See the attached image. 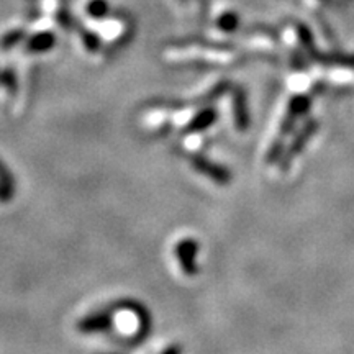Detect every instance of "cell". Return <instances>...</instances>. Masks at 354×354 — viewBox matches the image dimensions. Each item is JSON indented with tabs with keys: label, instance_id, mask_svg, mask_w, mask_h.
Here are the masks:
<instances>
[{
	"label": "cell",
	"instance_id": "52a82bcc",
	"mask_svg": "<svg viewBox=\"0 0 354 354\" xmlns=\"http://www.w3.org/2000/svg\"><path fill=\"white\" fill-rule=\"evenodd\" d=\"M100 354H104V353H100ZM109 354H110V353H109Z\"/></svg>",
	"mask_w": 354,
	"mask_h": 354
},
{
	"label": "cell",
	"instance_id": "7a4b0ae2",
	"mask_svg": "<svg viewBox=\"0 0 354 354\" xmlns=\"http://www.w3.org/2000/svg\"><path fill=\"white\" fill-rule=\"evenodd\" d=\"M198 256V243L192 238H183L176 245V258L179 263L183 272L187 274L189 277H194L198 272L197 264Z\"/></svg>",
	"mask_w": 354,
	"mask_h": 354
},
{
	"label": "cell",
	"instance_id": "6da1fadb",
	"mask_svg": "<svg viewBox=\"0 0 354 354\" xmlns=\"http://www.w3.org/2000/svg\"><path fill=\"white\" fill-rule=\"evenodd\" d=\"M115 322V310H97L94 313H88L77 322V331L84 335L104 333L112 328Z\"/></svg>",
	"mask_w": 354,
	"mask_h": 354
},
{
	"label": "cell",
	"instance_id": "3957f363",
	"mask_svg": "<svg viewBox=\"0 0 354 354\" xmlns=\"http://www.w3.org/2000/svg\"><path fill=\"white\" fill-rule=\"evenodd\" d=\"M192 166L196 167L198 172H202V174L212 177V179L216 180V183H221V180H225V172L220 169V167H216L212 165V162L207 161V159H203L202 156H194L192 159Z\"/></svg>",
	"mask_w": 354,
	"mask_h": 354
},
{
	"label": "cell",
	"instance_id": "8992f818",
	"mask_svg": "<svg viewBox=\"0 0 354 354\" xmlns=\"http://www.w3.org/2000/svg\"><path fill=\"white\" fill-rule=\"evenodd\" d=\"M161 354H183V348H180L179 344H171V346H167Z\"/></svg>",
	"mask_w": 354,
	"mask_h": 354
},
{
	"label": "cell",
	"instance_id": "277c9868",
	"mask_svg": "<svg viewBox=\"0 0 354 354\" xmlns=\"http://www.w3.org/2000/svg\"><path fill=\"white\" fill-rule=\"evenodd\" d=\"M215 122V112L214 110H205V112H202L198 117L194 118L192 122L189 123L187 127V131H201L203 130V128L210 127L212 123Z\"/></svg>",
	"mask_w": 354,
	"mask_h": 354
},
{
	"label": "cell",
	"instance_id": "5b68a950",
	"mask_svg": "<svg viewBox=\"0 0 354 354\" xmlns=\"http://www.w3.org/2000/svg\"><path fill=\"white\" fill-rule=\"evenodd\" d=\"M0 184L6 185L8 189L15 190V177H13L10 169H8L2 159H0Z\"/></svg>",
	"mask_w": 354,
	"mask_h": 354
}]
</instances>
